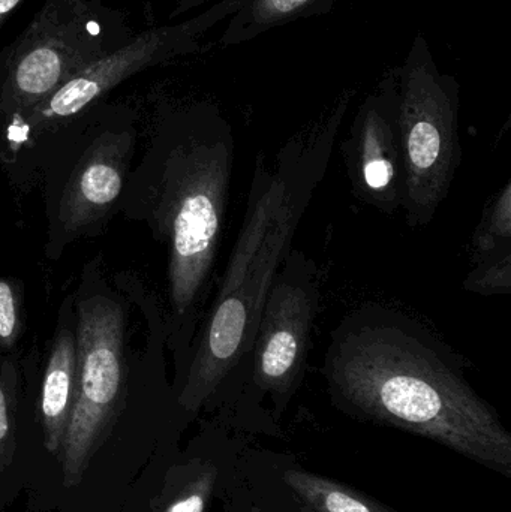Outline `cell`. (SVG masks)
<instances>
[{
  "instance_id": "6da1fadb",
  "label": "cell",
  "mask_w": 511,
  "mask_h": 512,
  "mask_svg": "<svg viewBox=\"0 0 511 512\" xmlns=\"http://www.w3.org/2000/svg\"><path fill=\"white\" fill-rule=\"evenodd\" d=\"M324 381L351 417L431 439L511 478V435L471 387L465 360L416 316L368 301L342 316Z\"/></svg>"
},
{
  "instance_id": "7a4b0ae2",
  "label": "cell",
  "mask_w": 511,
  "mask_h": 512,
  "mask_svg": "<svg viewBox=\"0 0 511 512\" xmlns=\"http://www.w3.org/2000/svg\"><path fill=\"white\" fill-rule=\"evenodd\" d=\"M330 117L288 141L273 167L257 155L239 236L207 307L176 391L186 418L219 411L228 421L245 390L264 301L315 191L326 176L338 132Z\"/></svg>"
},
{
  "instance_id": "3957f363",
  "label": "cell",
  "mask_w": 511,
  "mask_h": 512,
  "mask_svg": "<svg viewBox=\"0 0 511 512\" xmlns=\"http://www.w3.org/2000/svg\"><path fill=\"white\" fill-rule=\"evenodd\" d=\"M234 161L233 134L218 117L162 114L120 201L119 215L143 224L167 255L164 319L174 391L212 298Z\"/></svg>"
},
{
  "instance_id": "277c9868",
  "label": "cell",
  "mask_w": 511,
  "mask_h": 512,
  "mask_svg": "<svg viewBox=\"0 0 511 512\" xmlns=\"http://www.w3.org/2000/svg\"><path fill=\"white\" fill-rule=\"evenodd\" d=\"M137 146V114L98 104L33 146L14 185L26 191L38 180L44 189L48 259L107 231L119 215Z\"/></svg>"
},
{
  "instance_id": "5b68a950",
  "label": "cell",
  "mask_w": 511,
  "mask_h": 512,
  "mask_svg": "<svg viewBox=\"0 0 511 512\" xmlns=\"http://www.w3.org/2000/svg\"><path fill=\"white\" fill-rule=\"evenodd\" d=\"M72 295L77 318V391L59 448L68 487L80 483L92 451L120 414L134 336V303L114 273L108 276L101 256L84 264Z\"/></svg>"
},
{
  "instance_id": "8992f818",
  "label": "cell",
  "mask_w": 511,
  "mask_h": 512,
  "mask_svg": "<svg viewBox=\"0 0 511 512\" xmlns=\"http://www.w3.org/2000/svg\"><path fill=\"white\" fill-rule=\"evenodd\" d=\"M134 36L104 0H47L0 54V131Z\"/></svg>"
},
{
  "instance_id": "52a82bcc",
  "label": "cell",
  "mask_w": 511,
  "mask_h": 512,
  "mask_svg": "<svg viewBox=\"0 0 511 512\" xmlns=\"http://www.w3.org/2000/svg\"><path fill=\"white\" fill-rule=\"evenodd\" d=\"M320 301V267L305 252L291 248L264 301L248 381L230 423L270 420L263 408L266 400L272 405V418L287 411L305 379Z\"/></svg>"
},
{
  "instance_id": "ba28073f",
  "label": "cell",
  "mask_w": 511,
  "mask_h": 512,
  "mask_svg": "<svg viewBox=\"0 0 511 512\" xmlns=\"http://www.w3.org/2000/svg\"><path fill=\"white\" fill-rule=\"evenodd\" d=\"M402 161V210L408 227L432 224L462 161L456 114L443 93L411 92L396 111Z\"/></svg>"
},
{
  "instance_id": "9c48e42d",
  "label": "cell",
  "mask_w": 511,
  "mask_h": 512,
  "mask_svg": "<svg viewBox=\"0 0 511 512\" xmlns=\"http://www.w3.org/2000/svg\"><path fill=\"white\" fill-rule=\"evenodd\" d=\"M342 158L354 198L386 216L402 210L404 161L396 111L366 110L342 144Z\"/></svg>"
},
{
  "instance_id": "30bf717a",
  "label": "cell",
  "mask_w": 511,
  "mask_h": 512,
  "mask_svg": "<svg viewBox=\"0 0 511 512\" xmlns=\"http://www.w3.org/2000/svg\"><path fill=\"white\" fill-rule=\"evenodd\" d=\"M77 391V318L74 295L60 303L56 327L45 354L38 393V417L44 444L57 453L65 436Z\"/></svg>"
},
{
  "instance_id": "8fae6325",
  "label": "cell",
  "mask_w": 511,
  "mask_h": 512,
  "mask_svg": "<svg viewBox=\"0 0 511 512\" xmlns=\"http://www.w3.org/2000/svg\"><path fill=\"white\" fill-rule=\"evenodd\" d=\"M471 267L464 289L473 294L498 295L511 291V183L491 201L471 243Z\"/></svg>"
},
{
  "instance_id": "7c38bea8",
  "label": "cell",
  "mask_w": 511,
  "mask_h": 512,
  "mask_svg": "<svg viewBox=\"0 0 511 512\" xmlns=\"http://www.w3.org/2000/svg\"><path fill=\"white\" fill-rule=\"evenodd\" d=\"M282 483L314 512H398L332 478L300 466L278 468Z\"/></svg>"
},
{
  "instance_id": "4fadbf2b",
  "label": "cell",
  "mask_w": 511,
  "mask_h": 512,
  "mask_svg": "<svg viewBox=\"0 0 511 512\" xmlns=\"http://www.w3.org/2000/svg\"><path fill=\"white\" fill-rule=\"evenodd\" d=\"M251 466V465H249ZM230 502L239 512H314L300 502L281 478L260 474L257 466L234 463L230 474Z\"/></svg>"
},
{
  "instance_id": "5bb4252c",
  "label": "cell",
  "mask_w": 511,
  "mask_h": 512,
  "mask_svg": "<svg viewBox=\"0 0 511 512\" xmlns=\"http://www.w3.org/2000/svg\"><path fill=\"white\" fill-rule=\"evenodd\" d=\"M221 471L213 460H191L171 481L158 512H206L218 489Z\"/></svg>"
},
{
  "instance_id": "9a60e30c",
  "label": "cell",
  "mask_w": 511,
  "mask_h": 512,
  "mask_svg": "<svg viewBox=\"0 0 511 512\" xmlns=\"http://www.w3.org/2000/svg\"><path fill=\"white\" fill-rule=\"evenodd\" d=\"M26 331V292L17 277L0 276V355L15 354Z\"/></svg>"
},
{
  "instance_id": "2e32d148",
  "label": "cell",
  "mask_w": 511,
  "mask_h": 512,
  "mask_svg": "<svg viewBox=\"0 0 511 512\" xmlns=\"http://www.w3.org/2000/svg\"><path fill=\"white\" fill-rule=\"evenodd\" d=\"M308 0H269L270 6L278 12H290L300 8Z\"/></svg>"
},
{
  "instance_id": "e0dca14e",
  "label": "cell",
  "mask_w": 511,
  "mask_h": 512,
  "mask_svg": "<svg viewBox=\"0 0 511 512\" xmlns=\"http://www.w3.org/2000/svg\"><path fill=\"white\" fill-rule=\"evenodd\" d=\"M23 0H0V27Z\"/></svg>"
},
{
  "instance_id": "ac0fdd59",
  "label": "cell",
  "mask_w": 511,
  "mask_h": 512,
  "mask_svg": "<svg viewBox=\"0 0 511 512\" xmlns=\"http://www.w3.org/2000/svg\"><path fill=\"white\" fill-rule=\"evenodd\" d=\"M228 512H239L236 510V508L233 507V505L230 504V510Z\"/></svg>"
}]
</instances>
